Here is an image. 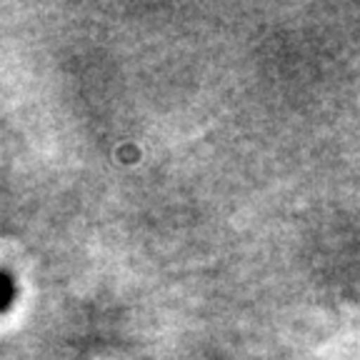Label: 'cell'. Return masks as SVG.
Instances as JSON below:
<instances>
[{
	"label": "cell",
	"instance_id": "cell-1",
	"mask_svg": "<svg viewBox=\"0 0 360 360\" xmlns=\"http://www.w3.org/2000/svg\"><path fill=\"white\" fill-rule=\"evenodd\" d=\"M13 283H11V278L6 276V273H0V310H6L8 305H11V300H13Z\"/></svg>",
	"mask_w": 360,
	"mask_h": 360
}]
</instances>
